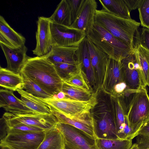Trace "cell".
<instances>
[{"instance_id":"obj_1","label":"cell","mask_w":149,"mask_h":149,"mask_svg":"<svg viewBox=\"0 0 149 149\" xmlns=\"http://www.w3.org/2000/svg\"><path fill=\"white\" fill-rule=\"evenodd\" d=\"M54 97L61 91L63 81L45 56L29 57L20 72Z\"/></svg>"},{"instance_id":"obj_2","label":"cell","mask_w":149,"mask_h":149,"mask_svg":"<svg viewBox=\"0 0 149 149\" xmlns=\"http://www.w3.org/2000/svg\"><path fill=\"white\" fill-rule=\"evenodd\" d=\"M95 23L133 49L136 33L140 22L118 17L102 8L96 10Z\"/></svg>"},{"instance_id":"obj_3","label":"cell","mask_w":149,"mask_h":149,"mask_svg":"<svg viewBox=\"0 0 149 149\" xmlns=\"http://www.w3.org/2000/svg\"><path fill=\"white\" fill-rule=\"evenodd\" d=\"M87 38L109 58L121 61L133 52V49L101 26L95 23L86 35Z\"/></svg>"},{"instance_id":"obj_4","label":"cell","mask_w":149,"mask_h":149,"mask_svg":"<svg viewBox=\"0 0 149 149\" xmlns=\"http://www.w3.org/2000/svg\"><path fill=\"white\" fill-rule=\"evenodd\" d=\"M127 118L131 131V138L138 135L149 119V96L146 87H141L127 105Z\"/></svg>"},{"instance_id":"obj_5","label":"cell","mask_w":149,"mask_h":149,"mask_svg":"<svg viewBox=\"0 0 149 149\" xmlns=\"http://www.w3.org/2000/svg\"><path fill=\"white\" fill-rule=\"evenodd\" d=\"M97 92L89 100L79 101L69 98L55 99H40L55 110L67 117H71L91 112L98 103Z\"/></svg>"},{"instance_id":"obj_6","label":"cell","mask_w":149,"mask_h":149,"mask_svg":"<svg viewBox=\"0 0 149 149\" xmlns=\"http://www.w3.org/2000/svg\"><path fill=\"white\" fill-rule=\"evenodd\" d=\"M63 135L64 149H99L96 138L71 125L58 122L55 126Z\"/></svg>"},{"instance_id":"obj_7","label":"cell","mask_w":149,"mask_h":149,"mask_svg":"<svg viewBox=\"0 0 149 149\" xmlns=\"http://www.w3.org/2000/svg\"><path fill=\"white\" fill-rule=\"evenodd\" d=\"M44 136V131L8 133L1 139L0 146L6 149H37Z\"/></svg>"},{"instance_id":"obj_8","label":"cell","mask_w":149,"mask_h":149,"mask_svg":"<svg viewBox=\"0 0 149 149\" xmlns=\"http://www.w3.org/2000/svg\"><path fill=\"white\" fill-rule=\"evenodd\" d=\"M1 119L5 123L22 124L44 130L55 127L58 122L56 118L52 113L50 115L36 113L15 114L6 112Z\"/></svg>"},{"instance_id":"obj_9","label":"cell","mask_w":149,"mask_h":149,"mask_svg":"<svg viewBox=\"0 0 149 149\" xmlns=\"http://www.w3.org/2000/svg\"><path fill=\"white\" fill-rule=\"evenodd\" d=\"M50 29L53 47H77L86 36L83 31L51 22Z\"/></svg>"},{"instance_id":"obj_10","label":"cell","mask_w":149,"mask_h":149,"mask_svg":"<svg viewBox=\"0 0 149 149\" xmlns=\"http://www.w3.org/2000/svg\"><path fill=\"white\" fill-rule=\"evenodd\" d=\"M50 23L49 17H38L36 32V45L32 51L37 56L44 57L49 53L53 48Z\"/></svg>"},{"instance_id":"obj_11","label":"cell","mask_w":149,"mask_h":149,"mask_svg":"<svg viewBox=\"0 0 149 149\" xmlns=\"http://www.w3.org/2000/svg\"><path fill=\"white\" fill-rule=\"evenodd\" d=\"M110 96L117 136L121 139H132L131 131L127 118L125 103L119 96L111 95Z\"/></svg>"},{"instance_id":"obj_12","label":"cell","mask_w":149,"mask_h":149,"mask_svg":"<svg viewBox=\"0 0 149 149\" xmlns=\"http://www.w3.org/2000/svg\"><path fill=\"white\" fill-rule=\"evenodd\" d=\"M94 120V129L96 138L118 139L113 115L109 112L91 113Z\"/></svg>"},{"instance_id":"obj_13","label":"cell","mask_w":149,"mask_h":149,"mask_svg":"<svg viewBox=\"0 0 149 149\" xmlns=\"http://www.w3.org/2000/svg\"><path fill=\"white\" fill-rule=\"evenodd\" d=\"M94 79L95 88H101L102 84L107 63L109 57L86 38Z\"/></svg>"},{"instance_id":"obj_14","label":"cell","mask_w":149,"mask_h":149,"mask_svg":"<svg viewBox=\"0 0 149 149\" xmlns=\"http://www.w3.org/2000/svg\"><path fill=\"white\" fill-rule=\"evenodd\" d=\"M125 82V76L121 61L109 58L107 61L101 88L105 93L112 95L117 84Z\"/></svg>"},{"instance_id":"obj_15","label":"cell","mask_w":149,"mask_h":149,"mask_svg":"<svg viewBox=\"0 0 149 149\" xmlns=\"http://www.w3.org/2000/svg\"><path fill=\"white\" fill-rule=\"evenodd\" d=\"M49 107L52 113L56 118L58 122L72 126L96 138L94 129L93 118L91 112L67 117L50 105Z\"/></svg>"},{"instance_id":"obj_16","label":"cell","mask_w":149,"mask_h":149,"mask_svg":"<svg viewBox=\"0 0 149 149\" xmlns=\"http://www.w3.org/2000/svg\"><path fill=\"white\" fill-rule=\"evenodd\" d=\"M97 4L95 0H85L70 27L84 31L86 34L95 24Z\"/></svg>"},{"instance_id":"obj_17","label":"cell","mask_w":149,"mask_h":149,"mask_svg":"<svg viewBox=\"0 0 149 149\" xmlns=\"http://www.w3.org/2000/svg\"><path fill=\"white\" fill-rule=\"evenodd\" d=\"M121 62L127 86L130 89L136 90L142 86L144 87L142 69L133 53L123 59Z\"/></svg>"},{"instance_id":"obj_18","label":"cell","mask_w":149,"mask_h":149,"mask_svg":"<svg viewBox=\"0 0 149 149\" xmlns=\"http://www.w3.org/2000/svg\"><path fill=\"white\" fill-rule=\"evenodd\" d=\"M0 45L6 60V68L15 73H20L22 68L29 57L26 54L28 50L27 47L24 45L13 48L1 43Z\"/></svg>"},{"instance_id":"obj_19","label":"cell","mask_w":149,"mask_h":149,"mask_svg":"<svg viewBox=\"0 0 149 149\" xmlns=\"http://www.w3.org/2000/svg\"><path fill=\"white\" fill-rule=\"evenodd\" d=\"M0 107L7 112L13 114L36 113L27 107L20 99L16 97L13 91L6 89L0 90Z\"/></svg>"},{"instance_id":"obj_20","label":"cell","mask_w":149,"mask_h":149,"mask_svg":"<svg viewBox=\"0 0 149 149\" xmlns=\"http://www.w3.org/2000/svg\"><path fill=\"white\" fill-rule=\"evenodd\" d=\"M77 48V46L54 47L45 56L53 64L57 63L78 64L79 63L76 55Z\"/></svg>"},{"instance_id":"obj_21","label":"cell","mask_w":149,"mask_h":149,"mask_svg":"<svg viewBox=\"0 0 149 149\" xmlns=\"http://www.w3.org/2000/svg\"><path fill=\"white\" fill-rule=\"evenodd\" d=\"M76 51L77 59L86 72L90 84L95 88L94 75L86 37L77 46Z\"/></svg>"},{"instance_id":"obj_22","label":"cell","mask_w":149,"mask_h":149,"mask_svg":"<svg viewBox=\"0 0 149 149\" xmlns=\"http://www.w3.org/2000/svg\"><path fill=\"white\" fill-rule=\"evenodd\" d=\"M24 84L20 73H16L0 66V85L7 90L14 91L23 89Z\"/></svg>"},{"instance_id":"obj_23","label":"cell","mask_w":149,"mask_h":149,"mask_svg":"<svg viewBox=\"0 0 149 149\" xmlns=\"http://www.w3.org/2000/svg\"><path fill=\"white\" fill-rule=\"evenodd\" d=\"M44 133V139L37 149H64V137L55 127L45 130Z\"/></svg>"},{"instance_id":"obj_24","label":"cell","mask_w":149,"mask_h":149,"mask_svg":"<svg viewBox=\"0 0 149 149\" xmlns=\"http://www.w3.org/2000/svg\"><path fill=\"white\" fill-rule=\"evenodd\" d=\"M21 96L20 100L28 108L38 113L50 115L52 114L49 105L40 98L22 89L17 91Z\"/></svg>"},{"instance_id":"obj_25","label":"cell","mask_w":149,"mask_h":149,"mask_svg":"<svg viewBox=\"0 0 149 149\" xmlns=\"http://www.w3.org/2000/svg\"><path fill=\"white\" fill-rule=\"evenodd\" d=\"M133 53L141 68L143 86L146 87L149 81V50L141 44L135 43Z\"/></svg>"},{"instance_id":"obj_26","label":"cell","mask_w":149,"mask_h":149,"mask_svg":"<svg viewBox=\"0 0 149 149\" xmlns=\"http://www.w3.org/2000/svg\"><path fill=\"white\" fill-rule=\"evenodd\" d=\"M49 18L52 23L67 26H70L73 21L67 0H61L53 13Z\"/></svg>"},{"instance_id":"obj_27","label":"cell","mask_w":149,"mask_h":149,"mask_svg":"<svg viewBox=\"0 0 149 149\" xmlns=\"http://www.w3.org/2000/svg\"><path fill=\"white\" fill-rule=\"evenodd\" d=\"M61 91L65 96V99L87 101L90 100L94 93L80 87L63 81Z\"/></svg>"},{"instance_id":"obj_28","label":"cell","mask_w":149,"mask_h":149,"mask_svg":"<svg viewBox=\"0 0 149 149\" xmlns=\"http://www.w3.org/2000/svg\"><path fill=\"white\" fill-rule=\"evenodd\" d=\"M103 8L115 15L131 19L129 11L124 0H99Z\"/></svg>"},{"instance_id":"obj_29","label":"cell","mask_w":149,"mask_h":149,"mask_svg":"<svg viewBox=\"0 0 149 149\" xmlns=\"http://www.w3.org/2000/svg\"><path fill=\"white\" fill-rule=\"evenodd\" d=\"M0 33L15 47H19L25 45L26 39L24 37L11 27L1 15L0 16Z\"/></svg>"},{"instance_id":"obj_30","label":"cell","mask_w":149,"mask_h":149,"mask_svg":"<svg viewBox=\"0 0 149 149\" xmlns=\"http://www.w3.org/2000/svg\"><path fill=\"white\" fill-rule=\"evenodd\" d=\"M132 139H104L96 138L99 149H130L132 146Z\"/></svg>"},{"instance_id":"obj_31","label":"cell","mask_w":149,"mask_h":149,"mask_svg":"<svg viewBox=\"0 0 149 149\" xmlns=\"http://www.w3.org/2000/svg\"><path fill=\"white\" fill-rule=\"evenodd\" d=\"M63 81L93 91L92 88L90 84L86 72L82 69L81 65L74 74Z\"/></svg>"},{"instance_id":"obj_32","label":"cell","mask_w":149,"mask_h":149,"mask_svg":"<svg viewBox=\"0 0 149 149\" xmlns=\"http://www.w3.org/2000/svg\"><path fill=\"white\" fill-rule=\"evenodd\" d=\"M24 82L23 89L33 96L42 99L53 98L36 83L24 75L21 74Z\"/></svg>"},{"instance_id":"obj_33","label":"cell","mask_w":149,"mask_h":149,"mask_svg":"<svg viewBox=\"0 0 149 149\" xmlns=\"http://www.w3.org/2000/svg\"><path fill=\"white\" fill-rule=\"evenodd\" d=\"M53 64L58 74L63 81L74 74L81 66L80 63L78 64L57 63Z\"/></svg>"},{"instance_id":"obj_34","label":"cell","mask_w":149,"mask_h":149,"mask_svg":"<svg viewBox=\"0 0 149 149\" xmlns=\"http://www.w3.org/2000/svg\"><path fill=\"white\" fill-rule=\"evenodd\" d=\"M1 119L5 125L7 134L21 132H38L45 131L38 127L22 124L5 123L2 119Z\"/></svg>"},{"instance_id":"obj_35","label":"cell","mask_w":149,"mask_h":149,"mask_svg":"<svg viewBox=\"0 0 149 149\" xmlns=\"http://www.w3.org/2000/svg\"><path fill=\"white\" fill-rule=\"evenodd\" d=\"M138 9L141 25L149 29V0H142Z\"/></svg>"},{"instance_id":"obj_36","label":"cell","mask_w":149,"mask_h":149,"mask_svg":"<svg viewBox=\"0 0 149 149\" xmlns=\"http://www.w3.org/2000/svg\"><path fill=\"white\" fill-rule=\"evenodd\" d=\"M135 43L141 44L149 50V29L139 28L137 30L134 38Z\"/></svg>"},{"instance_id":"obj_37","label":"cell","mask_w":149,"mask_h":149,"mask_svg":"<svg viewBox=\"0 0 149 149\" xmlns=\"http://www.w3.org/2000/svg\"><path fill=\"white\" fill-rule=\"evenodd\" d=\"M85 0H67L71 11L73 22L75 19Z\"/></svg>"},{"instance_id":"obj_38","label":"cell","mask_w":149,"mask_h":149,"mask_svg":"<svg viewBox=\"0 0 149 149\" xmlns=\"http://www.w3.org/2000/svg\"><path fill=\"white\" fill-rule=\"evenodd\" d=\"M136 143L140 149H149V136L138 134Z\"/></svg>"},{"instance_id":"obj_39","label":"cell","mask_w":149,"mask_h":149,"mask_svg":"<svg viewBox=\"0 0 149 149\" xmlns=\"http://www.w3.org/2000/svg\"><path fill=\"white\" fill-rule=\"evenodd\" d=\"M142 1V0H124L130 12L132 10L138 9Z\"/></svg>"},{"instance_id":"obj_40","label":"cell","mask_w":149,"mask_h":149,"mask_svg":"<svg viewBox=\"0 0 149 149\" xmlns=\"http://www.w3.org/2000/svg\"><path fill=\"white\" fill-rule=\"evenodd\" d=\"M127 87L125 82H123L117 84L114 86L113 93L111 95H118L121 93Z\"/></svg>"},{"instance_id":"obj_41","label":"cell","mask_w":149,"mask_h":149,"mask_svg":"<svg viewBox=\"0 0 149 149\" xmlns=\"http://www.w3.org/2000/svg\"><path fill=\"white\" fill-rule=\"evenodd\" d=\"M0 43L11 48L15 47L13 45L2 33H0Z\"/></svg>"},{"instance_id":"obj_42","label":"cell","mask_w":149,"mask_h":149,"mask_svg":"<svg viewBox=\"0 0 149 149\" xmlns=\"http://www.w3.org/2000/svg\"><path fill=\"white\" fill-rule=\"evenodd\" d=\"M130 149H140L138 147L137 144L136 143H134L131 147Z\"/></svg>"},{"instance_id":"obj_43","label":"cell","mask_w":149,"mask_h":149,"mask_svg":"<svg viewBox=\"0 0 149 149\" xmlns=\"http://www.w3.org/2000/svg\"><path fill=\"white\" fill-rule=\"evenodd\" d=\"M148 86H149V83H148Z\"/></svg>"}]
</instances>
